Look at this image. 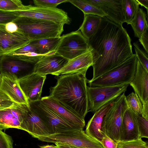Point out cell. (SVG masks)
Listing matches in <instances>:
<instances>
[{
  "mask_svg": "<svg viewBox=\"0 0 148 148\" xmlns=\"http://www.w3.org/2000/svg\"><path fill=\"white\" fill-rule=\"evenodd\" d=\"M131 39L122 25L106 17L88 41L93 58L94 79L117 66L133 54Z\"/></svg>",
  "mask_w": 148,
  "mask_h": 148,
  "instance_id": "6da1fadb",
  "label": "cell"
},
{
  "mask_svg": "<svg viewBox=\"0 0 148 148\" xmlns=\"http://www.w3.org/2000/svg\"><path fill=\"white\" fill-rule=\"evenodd\" d=\"M56 85L50 88L49 96L84 120L88 112L86 77L78 74L56 76Z\"/></svg>",
  "mask_w": 148,
  "mask_h": 148,
  "instance_id": "7a4b0ae2",
  "label": "cell"
},
{
  "mask_svg": "<svg viewBox=\"0 0 148 148\" xmlns=\"http://www.w3.org/2000/svg\"><path fill=\"white\" fill-rule=\"evenodd\" d=\"M18 30L32 41L60 37L64 31L63 24L20 16L13 22Z\"/></svg>",
  "mask_w": 148,
  "mask_h": 148,
  "instance_id": "3957f363",
  "label": "cell"
},
{
  "mask_svg": "<svg viewBox=\"0 0 148 148\" xmlns=\"http://www.w3.org/2000/svg\"><path fill=\"white\" fill-rule=\"evenodd\" d=\"M137 58L133 54L117 66L93 80H88L90 87L112 86L130 83L136 72Z\"/></svg>",
  "mask_w": 148,
  "mask_h": 148,
  "instance_id": "277c9868",
  "label": "cell"
},
{
  "mask_svg": "<svg viewBox=\"0 0 148 148\" xmlns=\"http://www.w3.org/2000/svg\"><path fill=\"white\" fill-rule=\"evenodd\" d=\"M125 93L114 101L110 108L104 116L101 125L102 132L117 143L120 141L122 119L128 108Z\"/></svg>",
  "mask_w": 148,
  "mask_h": 148,
  "instance_id": "5b68a950",
  "label": "cell"
},
{
  "mask_svg": "<svg viewBox=\"0 0 148 148\" xmlns=\"http://www.w3.org/2000/svg\"><path fill=\"white\" fill-rule=\"evenodd\" d=\"M35 138L42 142L73 146L78 148H104L101 143L89 136L83 129L71 130Z\"/></svg>",
  "mask_w": 148,
  "mask_h": 148,
  "instance_id": "8992f818",
  "label": "cell"
},
{
  "mask_svg": "<svg viewBox=\"0 0 148 148\" xmlns=\"http://www.w3.org/2000/svg\"><path fill=\"white\" fill-rule=\"evenodd\" d=\"M28 103L30 108L41 119L50 134L81 129L58 115L44 104L41 99L29 101Z\"/></svg>",
  "mask_w": 148,
  "mask_h": 148,
  "instance_id": "52a82bcc",
  "label": "cell"
},
{
  "mask_svg": "<svg viewBox=\"0 0 148 148\" xmlns=\"http://www.w3.org/2000/svg\"><path fill=\"white\" fill-rule=\"evenodd\" d=\"M130 84L107 86H87L88 112L94 113L107 103L114 101L127 90Z\"/></svg>",
  "mask_w": 148,
  "mask_h": 148,
  "instance_id": "ba28073f",
  "label": "cell"
},
{
  "mask_svg": "<svg viewBox=\"0 0 148 148\" xmlns=\"http://www.w3.org/2000/svg\"><path fill=\"white\" fill-rule=\"evenodd\" d=\"M89 48L88 41L78 30L61 36L55 53L69 60L84 53Z\"/></svg>",
  "mask_w": 148,
  "mask_h": 148,
  "instance_id": "9c48e42d",
  "label": "cell"
},
{
  "mask_svg": "<svg viewBox=\"0 0 148 148\" xmlns=\"http://www.w3.org/2000/svg\"><path fill=\"white\" fill-rule=\"evenodd\" d=\"M20 16L54 22L58 24H69L71 19L67 13L57 8H48L26 5L25 9L16 12Z\"/></svg>",
  "mask_w": 148,
  "mask_h": 148,
  "instance_id": "30bf717a",
  "label": "cell"
},
{
  "mask_svg": "<svg viewBox=\"0 0 148 148\" xmlns=\"http://www.w3.org/2000/svg\"><path fill=\"white\" fill-rule=\"evenodd\" d=\"M29 105L14 103L8 108L0 110V129H19L20 125L29 110Z\"/></svg>",
  "mask_w": 148,
  "mask_h": 148,
  "instance_id": "8fae6325",
  "label": "cell"
},
{
  "mask_svg": "<svg viewBox=\"0 0 148 148\" xmlns=\"http://www.w3.org/2000/svg\"><path fill=\"white\" fill-rule=\"evenodd\" d=\"M0 24V56L8 55L29 44L31 40L18 30L10 33Z\"/></svg>",
  "mask_w": 148,
  "mask_h": 148,
  "instance_id": "7c38bea8",
  "label": "cell"
},
{
  "mask_svg": "<svg viewBox=\"0 0 148 148\" xmlns=\"http://www.w3.org/2000/svg\"><path fill=\"white\" fill-rule=\"evenodd\" d=\"M130 85L142 103L143 112L142 116L148 120V72L138 59L135 75Z\"/></svg>",
  "mask_w": 148,
  "mask_h": 148,
  "instance_id": "4fadbf2b",
  "label": "cell"
},
{
  "mask_svg": "<svg viewBox=\"0 0 148 148\" xmlns=\"http://www.w3.org/2000/svg\"><path fill=\"white\" fill-rule=\"evenodd\" d=\"M0 90L14 103L29 105L20 85L19 79L14 75L7 73L0 74Z\"/></svg>",
  "mask_w": 148,
  "mask_h": 148,
  "instance_id": "5bb4252c",
  "label": "cell"
},
{
  "mask_svg": "<svg viewBox=\"0 0 148 148\" xmlns=\"http://www.w3.org/2000/svg\"><path fill=\"white\" fill-rule=\"evenodd\" d=\"M36 64L23 61L8 56L1 57L0 73H9L18 79L34 73Z\"/></svg>",
  "mask_w": 148,
  "mask_h": 148,
  "instance_id": "9a60e30c",
  "label": "cell"
},
{
  "mask_svg": "<svg viewBox=\"0 0 148 148\" xmlns=\"http://www.w3.org/2000/svg\"><path fill=\"white\" fill-rule=\"evenodd\" d=\"M46 75L35 73L19 79L20 85L28 101L40 100Z\"/></svg>",
  "mask_w": 148,
  "mask_h": 148,
  "instance_id": "2e32d148",
  "label": "cell"
},
{
  "mask_svg": "<svg viewBox=\"0 0 148 148\" xmlns=\"http://www.w3.org/2000/svg\"><path fill=\"white\" fill-rule=\"evenodd\" d=\"M93 64L91 49L89 47L84 53L69 60L66 64L60 71L52 75L56 76L68 74H78L86 77L88 68Z\"/></svg>",
  "mask_w": 148,
  "mask_h": 148,
  "instance_id": "e0dca14e",
  "label": "cell"
},
{
  "mask_svg": "<svg viewBox=\"0 0 148 148\" xmlns=\"http://www.w3.org/2000/svg\"><path fill=\"white\" fill-rule=\"evenodd\" d=\"M69 60L54 52L43 55L35 64L34 73L46 75L61 70Z\"/></svg>",
  "mask_w": 148,
  "mask_h": 148,
  "instance_id": "ac0fdd59",
  "label": "cell"
},
{
  "mask_svg": "<svg viewBox=\"0 0 148 148\" xmlns=\"http://www.w3.org/2000/svg\"><path fill=\"white\" fill-rule=\"evenodd\" d=\"M40 99L46 106L67 121L81 129L84 128V120L57 100L49 96L42 97Z\"/></svg>",
  "mask_w": 148,
  "mask_h": 148,
  "instance_id": "d6986e66",
  "label": "cell"
},
{
  "mask_svg": "<svg viewBox=\"0 0 148 148\" xmlns=\"http://www.w3.org/2000/svg\"><path fill=\"white\" fill-rule=\"evenodd\" d=\"M101 9L110 20L122 25L124 23L122 0H88Z\"/></svg>",
  "mask_w": 148,
  "mask_h": 148,
  "instance_id": "ffe728a7",
  "label": "cell"
},
{
  "mask_svg": "<svg viewBox=\"0 0 148 148\" xmlns=\"http://www.w3.org/2000/svg\"><path fill=\"white\" fill-rule=\"evenodd\" d=\"M19 129L27 132L34 138L36 136L50 135L44 122L30 108L26 116L20 125Z\"/></svg>",
  "mask_w": 148,
  "mask_h": 148,
  "instance_id": "44dd1931",
  "label": "cell"
},
{
  "mask_svg": "<svg viewBox=\"0 0 148 148\" xmlns=\"http://www.w3.org/2000/svg\"><path fill=\"white\" fill-rule=\"evenodd\" d=\"M114 101H110L102 106L94 113L88 121L85 133L89 136L101 142L105 136L101 131L102 121L104 116L110 108Z\"/></svg>",
  "mask_w": 148,
  "mask_h": 148,
  "instance_id": "7402d4cb",
  "label": "cell"
},
{
  "mask_svg": "<svg viewBox=\"0 0 148 148\" xmlns=\"http://www.w3.org/2000/svg\"><path fill=\"white\" fill-rule=\"evenodd\" d=\"M140 138L137 121L134 114L128 108L123 115L121 128L120 141H126Z\"/></svg>",
  "mask_w": 148,
  "mask_h": 148,
  "instance_id": "603a6c76",
  "label": "cell"
},
{
  "mask_svg": "<svg viewBox=\"0 0 148 148\" xmlns=\"http://www.w3.org/2000/svg\"><path fill=\"white\" fill-rule=\"evenodd\" d=\"M61 36L35 40L30 41L36 49L37 53L46 55L55 51L60 42Z\"/></svg>",
  "mask_w": 148,
  "mask_h": 148,
  "instance_id": "cb8c5ba5",
  "label": "cell"
},
{
  "mask_svg": "<svg viewBox=\"0 0 148 148\" xmlns=\"http://www.w3.org/2000/svg\"><path fill=\"white\" fill-rule=\"evenodd\" d=\"M101 17L92 14L84 15L83 22L78 30L89 40L97 31L101 23Z\"/></svg>",
  "mask_w": 148,
  "mask_h": 148,
  "instance_id": "d4e9b609",
  "label": "cell"
},
{
  "mask_svg": "<svg viewBox=\"0 0 148 148\" xmlns=\"http://www.w3.org/2000/svg\"><path fill=\"white\" fill-rule=\"evenodd\" d=\"M130 24L133 29L135 36L140 38L146 28L148 27L146 14L142 8H139Z\"/></svg>",
  "mask_w": 148,
  "mask_h": 148,
  "instance_id": "484cf974",
  "label": "cell"
},
{
  "mask_svg": "<svg viewBox=\"0 0 148 148\" xmlns=\"http://www.w3.org/2000/svg\"><path fill=\"white\" fill-rule=\"evenodd\" d=\"M69 2L81 10L84 15L92 14L101 17L106 16L101 9L91 3L88 0H69Z\"/></svg>",
  "mask_w": 148,
  "mask_h": 148,
  "instance_id": "4316f807",
  "label": "cell"
},
{
  "mask_svg": "<svg viewBox=\"0 0 148 148\" xmlns=\"http://www.w3.org/2000/svg\"><path fill=\"white\" fill-rule=\"evenodd\" d=\"M122 5L124 22L130 24L138 10L139 5L136 0H122Z\"/></svg>",
  "mask_w": 148,
  "mask_h": 148,
  "instance_id": "83f0119b",
  "label": "cell"
},
{
  "mask_svg": "<svg viewBox=\"0 0 148 148\" xmlns=\"http://www.w3.org/2000/svg\"><path fill=\"white\" fill-rule=\"evenodd\" d=\"M128 108L133 113L142 115L143 112L142 103L137 95L133 92L125 96Z\"/></svg>",
  "mask_w": 148,
  "mask_h": 148,
  "instance_id": "f1b7e54d",
  "label": "cell"
},
{
  "mask_svg": "<svg viewBox=\"0 0 148 148\" xmlns=\"http://www.w3.org/2000/svg\"><path fill=\"white\" fill-rule=\"evenodd\" d=\"M26 5L19 0H0V10L8 12H18L25 10Z\"/></svg>",
  "mask_w": 148,
  "mask_h": 148,
  "instance_id": "f546056e",
  "label": "cell"
},
{
  "mask_svg": "<svg viewBox=\"0 0 148 148\" xmlns=\"http://www.w3.org/2000/svg\"><path fill=\"white\" fill-rule=\"evenodd\" d=\"M116 148H148L147 143L142 138L126 141H120L117 143Z\"/></svg>",
  "mask_w": 148,
  "mask_h": 148,
  "instance_id": "4dcf8cb0",
  "label": "cell"
},
{
  "mask_svg": "<svg viewBox=\"0 0 148 148\" xmlns=\"http://www.w3.org/2000/svg\"><path fill=\"white\" fill-rule=\"evenodd\" d=\"M134 114L136 119L140 138H148V120L143 117L141 115Z\"/></svg>",
  "mask_w": 148,
  "mask_h": 148,
  "instance_id": "1f68e13d",
  "label": "cell"
},
{
  "mask_svg": "<svg viewBox=\"0 0 148 148\" xmlns=\"http://www.w3.org/2000/svg\"><path fill=\"white\" fill-rule=\"evenodd\" d=\"M136 52V55L138 60L143 67L148 72V55L141 48L136 42L133 43Z\"/></svg>",
  "mask_w": 148,
  "mask_h": 148,
  "instance_id": "d6a6232c",
  "label": "cell"
},
{
  "mask_svg": "<svg viewBox=\"0 0 148 148\" xmlns=\"http://www.w3.org/2000/svg\"><path fill=\"white\" fill-rule=\"evenodd\" d=\"M69 0H34L35 6L48 8H56L59 4L67 2Z\"/></svg>",
  "mask_w": 148,
  "mask_h": 148,
  "instance_id": "836d02e7",
  "label": "cell"
},
{
  "mask_svg": "<svg viewBox=\"0 0 148 148\" xmlns=\"http://www.w3.org/2000/svg\"><path fill=\"white\" fill-rule=\"evenodd\" d=\"M20 16L16 12H8L0 10V24H5L13 22Z\"/></svg>",
  "mask_w": 148,
  "mask_h": 148,
  "instance_id": "e575fe53",
  "label": "cell"
},
{
  "mask_svg": "<svg viewBox=\"0 0 148 148\" xmlns=\"http://www.w3.org/2000/svg\"><path fill=\"white\" fill-rule=\"evenodd\" d=\"M13 144L12 137L0 129V148H13Z\"/></svg>",
  "mask_w": 148,
  "mask_h": 148,
  "instance_id": "d590c367",
  "label": "cell"
},
{
  "mask_svg": "<svg viewBox=\"0 0 148 148\" xmlns=\"http://www.w3.org/2000/svg\"><path fill=\"white\" fill-rule=\"evenodd\" d=\"M14 103L7 95L0 90V110L11 106Z\"/></svg>",
  "mask_w": 148,
  "mask_h": 148,
  "instance_id": "8d00e7d4",
  "label": "cell"
},
{
  "mask_svg": "<svg viewBox=\"0 0 148 148\" xmlns=\"http://www.w3.org/2000/svg\"><path fill=\"white\" fill-rule=\"evenodd\" d=\"M139 40L147 54L148 53V27L146 28L145 31L139 38Z\"/></svg>",
  "mask_w": 148,
  "mask_h": 148,
  "instance_id": "74e56055",
  "label": "cell"
},
{
  "mask_svg": "<svg viewBox=\"0 0 148 148\" xmlns=\"http://www.w3.org/2000/svg\"><path fill=\"white\" fill-rule=\"evenodd\" d=\"M104 148H116L117 143L105 135L101 142Z\"/></svg>",
  "mask_w": 148,
  "mask_h": 148,
  "instance_id": "f35d334b",
  "label": "cell"
},
{
  "mask_svg": "<svg viewBox=\"0 0 148 148\" xmlns=\"http://www.w3.org/2000/svg\"><path fill=\"white\" fill-rule=\"evenodd\" d=\"M29 52H34L37 53L36 49L30 42L27 45L16 50L11 53L21 54Z\"/></svg>",
  "mask_w": 148,
  "mask_h": 148,
  "instance_id": "ab89813d",
  "label": "cell"
},
{
  "mask_svg": "<svg viewBox=\"0 0 148 148\" xmlns=\"http://www.w3.org/2000/svg\"><path fill=\"white\" fill-rule=\"evenodd\" d=\"M5 28L7 31L10 33H13L18 31V26L13 22H10L5 24Z\"/></svg>",
  "mask_w": 148,
  "mask_h": 148,
  "instance_id": "60d3db41",
  "label": "cell"
},
{
  "mask_svg": "<svg viewBox=\"0 0 148 148\" xmlns=\"http://www.w3.org/2000/svg\"><path fill=\"white\" fill-rule=\"evenodd\" d=\"M139 5L141 6L145 7L147 10V14H148V0H136Z\"/></svg>",
  "mask_w": 148,
  "mask_h": 148,
  "instance_id": "b9f144b4",
  "label": "cell"
},
{
  "mask_svg": "<svg viewBox=\"0 0 148 148\" xmlns=\"http://www.w3.org/2000/svg\"><path fill=\"white\" fill-rule=\"evenodd\" d=\"M58 148H77L76 147L71 146H69L58 143L55 144Z\"/></svg>",
  "mask_w": 148,
  "mask_h": 148,
  "instance_id": "7bdbcfd3",
  "label": "cell"
},
{
  "mask_svg": "<svg viewBox=\"0 0 148 148\" xmlns=\"http://www.w3.org/2000/svg\"><path fill=\"white\" fill-rule=\"evenodd\" d=\"M39 148H58L57 146L53 145H47L39 146Z\"/></svg>",
  "mask_w": 148,
  "mask_h": 148,
  "instance_id": "ee69618b",
  "label": "cell"
},
{
  "mask_svg": "<svg viewBox=\"0 0 148 148\" xmlns=\"http://www.w3.org/2000/svg\"><path fill=\"white\" fill-rule=\"evenodd\" d=\"M0 59H1V56H0ZM1 73H0V74Z\"/></svg>",
  "mask_w": 148,
  "mask_h": 148,
  "instance_id": "f6af8a7d",
  "label": "cell"
},
{
  "mask_svg": "<svg viewBox=\"0 0 148 148\" xmlns=\"http://www.w3.org/2000/svg\"></svg>",
  "mask_w": 148,
  "mask_h": 148,
  "instance_id": "bcb514c9",
  "label": "cell"
}]
</instances>
